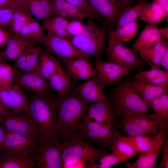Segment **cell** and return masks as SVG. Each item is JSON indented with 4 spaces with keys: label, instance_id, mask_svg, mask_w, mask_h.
<instances>
[{
    "label": "cell",
    "instance_id": "6da1fadb",
    "mask_svg": "<svg viewBox=\"0 0 168 168\" xmlns=\"http://www.w3.org/2000/svg\"><path fill=\"white\" fill-rule=\"evenodd\" d=\"M58 97L33 94L28 98V110L36 126L38 142L44 141L58 145L61 142L57 118Z\"/></svg>",
    "mask_w": 168,
    "mask_h": 168
},
{
    "label": "cell",
    "instance_id": "7a4b0ae2",
    "mask_svg": "<svg viewBox=\"0 0 168 168\" xmlns=\"http://www.w3.org/2000/svg\"><path fill=\"white\" fill-rule=\"evenodd\" d=\"M57 97V124L61 142L77 134L78 127L91 103L73 89L66 95Z\"/></svg>",
    "mask_w": 168,
    "mask_h": 168
},
{
    "label": "cell",
    "instance_id": "3957f363",
    "mask_svg": "<svg viewBox=\"0 0 168 168\" xmlns=\"http://www.w3.org/2000/svg\"><path fill=\"white\" fill-rule=\"evenodd\" d=\"M58 146L61 154L62 168H95L98 160L107 153L106 150L96 147L77 134L61 141Z\"/></svg>",
    "mask_w": 168,
    "mask_h": 168
},
{
    "label": "cell",
    "instance_id": "277c9868",
    "mask_svg": "<svg viewBox=\"0 0 168 168\" xmlns=\"http://www.w3.org/2000/svg\"><path fill=\"white\" fill-rule=\"evenodd\" d=\"M110 95L115 110V127L122 116L146 112L148 110L138 94L131 86L128 79L119 82L110 90Z\"/></svg>",
    "mask_w": 168,
    "mask_h": 168
},
{
    "label": "cell",
    "instance_id": "5b68a950",
    "mask_svg": "<svg viewBox=\"0 0 168 168\" xmlns=\"http://www.w3.org/2000/svg\"><path fill=\"white\" fill-rule=\"evenodd\" d=\"M87 30L83 34L72 37L71 40L80 51L96 60L102 59L106 49L108 33L104 28L98 26L92 18L89 19Z\"/></svg>",
    "mask_w": 168,
    "mask_h": 168
},
{
    "label": "cell",
    "instance_id": "8992f818",
    "mask_svg": "<svg viewBox=\"0 0 168 168\" xmlns=\"http://www.w3.org/2000/svg\"><path fill=\"white\" fill-rule=\"evenodd\" d=\"M123 136H134L141 135H154L160 130V126L154 120L152 114L147 112L128 114L122 116L116 128Z\"/></svg>",
    "mask_w": 168,
    "mask_h": 168
},
{
    "label": "cell",
    "instance_id": "52a82bcc",
    "mask_svg": "<svg viewBox=\"0 0 168 168\" xmlns=\"http://www.w3.org/2000/svg\"><path fill=\"white\" fill-rule=\"evenodd\" d=\"M77 134L85 140L97 144L106 151L110 150L114 137L120 134L113 126L93 120L81 122Z\"/></svg>",
    "mask_w": 168,
    "mask_h": 168
},
{
    "label": "cell",
    "instance_id": "ba28073f",
    "mask_svg": "<svg viewBox=\"0 0 168 168\" xmlns=\"http://www.w3.org/2000/svg\"><path fill=\"white\" fill-rule=\"evenodd\" d=\"M108 46L105 51L108 61L128 68L130 72L143 71L147 64L130 48L117 40L108 39Z\"/></svg>",
    "mask_w": 168,
    "mask_h": 168
},
{
    "label": "cell",
    "instance_id": "9c48e42d",
    "mask_svg": "<svg viewBox=\"0 0 168 168\" xmlns=\"http://www.w3.org/2000/svg\"><path fill=\"white\" fill-rule=\"evenodd\" d=\"M0 123L6 130L25 135L37 142V129L29 112H16L11 110L0 119Z\"/></svg>",
    "mask_w": 168,
    "mask_h": 168
},
{
    "label": "cell",
    "instance_id": "30bf717a",
    "mask_svg": "<svg viewBox=\"0 0 168 168\" xmlns=\"http://www.w3.org/2000/svg\"><path fill=\"white\" fill-rule=\"evenodd\" d=\"M91 63L96 71L94 77L103 89L119 81L131 72L125 67L102 59Z\"/></svg>",
    "mask_w": 168,
    "mask_h": 168
},
{
    "label": "cell",
    "instance_id": "8fae6325",
    "mask_svg": "<svg viewBox=\"0 0 168 168\" xmlns=\"http://www.w3.org/2000/svg\"><path fill=\"white\" fill-rule=\"evenodd\" d=\"M43 43L59 60L74 58L90 60V57L78 50L71 39L47 32Z\"/></svg>",
    "mask_w": 168,
    "mask_h": 168
},
{
    "label": "cell",
    "instance_id": "7c38bea8",
    "mask_svg": "<svg viewBox=\"0 0 168 168\" xmlns=\"http://www.w3.org/2000/svg\"><path fill=\"white\" fill-rule=\"evenodd\" d=\"M58 145L44 141L38 142L33 153L35 167L62 168V161Z\"/></svg>",
    "mask_w": 168,
    "mask_h": 168
},
{
    "label": "cell",
    "instance_id": "4fadbf2b",
    "mask_svg": "<svg viewBox=\"0 0 168 168\" xmlns=\"http://www.w3.org/2000/svg\"><path fill=\"white\" fill-rule=\"evenodd\" d=\"M14 81L21 88L42 96L53 94L48 82L36 72H24L15 67Z\"/></svg>",
    "mask_w": 168,
    "mask_h": 168
},
{
    "label": "cell",
    "instance_id": "5bb4252c",
    "mask_svg": "<svg viewBox=\"0 0 168 168\" xmlns=\"http://www.w3.org/2000/svg\"><path fill=\"white\" fill-rule=\"evenodd\" d=\"M0 100L14 111L29 112L28 98L22 88L16 84L0 85Z\"/></svg>",
    "mask_w": 168,
    "mask_h": 168
},
{
    "label": "cell",
    "instance_id": "9a60e30c",
    "mask_svg": "<svg viewBox=\"0 0 168 168\" xmlns=\"http://www.w3.org/2000/svg\"><path fill=\"white\" fill-rule=\"evenodd\" d=\"M93 120L115 127V110L110 98L105 96L98 101L90 104L82 121Z\"/></svg>",
    "mask_w": 168,
    "mask_h": 168
},
{
    "label": "cell",
    "instance_id": "2e32d148",
    "mask_svg": "<svg viewBox=\"0 0 168 168\" xmlns=\"http://www.w3.org/2000/svg\"><path fill=\"white\" fill-rule=\"evenodd\" d=\"M37 142L22 134L6 130L3 150L16 155L25 156L33 154Z\"/></svg>",
    "mask_w": 168,
    "mask_h": 168
},
{
    "label": "cell",
    "instance_id": "e0dca14e",
    "mask_svg": "<svg viewBox=\"0 0 168 168\" xmlns=\"http://www.w3.org/2000/svg\"><path fill=\"white\" fill-rule=\"evenodd\" d=\"M62 61L73 84L79 80H87L96 75V69L90 60L72 58Z\"/></svg>",
    "mask_w": 168,
    "mask_h": 168
},
{
    "label": "cell",
    "instance_id": "ac0fdd59",
    "mask_svg": "<svg viewBox=\"0 0 168 168\" xmlns=\"http://www.w3.org/2000/svg\"><path fill=\"white\" fill-rule=\"evenodd\" d=\"M131 86L138 94L144 103L151 110L152 102L160 96L168 93V83L154 85L128 79Z\"/></svg>",
    "mask_w": 168,
    "mask_h": 168
},
{
    "label": "cell",
    "instance_id": "d6986e66",
    "mask_svg": "<svg viewBox=\"0 0 168 168\" xmlns=\"http://www.w3.org/2000/svg\"><path fill=\"white\" fill-rule=\"evenodd\" d=\"M87 1L105 22L111 26H114L118 15L122 11L126 9L115 0Z\"/></svg>",
    "mask_w": 168,
    "mask_h": 168
},
{
    "label": "cell",
    "instance_id": "ffe728a7",
    "mask_svg": "<svg viewBox=\"0 0 168 168\" xmlns=\"http://www.w3.org/2000/svg\"><path fill=\"white\" fill-rule=\"evenodd\" d=\"M166 134L163 131L160 130L154 135L143 134L134 136L122 135L139 154L148 151L162 143Z\"/></svg>",
    "mask_w": 168,
    "mask_h": 168
},
{
    "label": "cell",
    "instance_id": "44dd1931",
    "mask_svg": "<svg viewBox=\"0 0 168 168\" xmlns=\"http://www.w3.org/2000/svg\"><path fill=\"white\" fill-rule=\"evenodd\" d=\"M158 23H147L132 45L136 54L152 48L161 38Z\"/></svg>",
    "mask_w": 168,
    "mask_h": 168
},
{
    "label": "cell",
    "instance_id": "7402d4cb",
    "mask_svg": "<svg viewBox=\"0 0 168 168\" xmlns=\"http://www.w3.org/2000/svg\"><path fill=\"white\" fill-rule=\"evenodd\" d=\"M73 90L83 99L91 103L97 102L106 96L103 89L94 77L82 83L73 84Z\"/></svg>",
    "mask_w": 168,
    "mask_h": 168
},
{
    "label": "cell",
    "instance_id": "603a6c76",
    "mask_svg": "<svg viewBox=\"0 0 168 168\" xmlns=\"http://www.w3.org/2000/svg\"><path fill=\"white\" fill-rule=\"evenodd\" d=\"M40 46L28 48L15 60V68L24 72H36L42 51Z\"/></svg>",
    "mask_w": 168,
    "mask_h": 168
},
{
    "label": "cell",
    "instance_id": "cb8c5ba5",
    "mask_svg": "<svg viewBox=\"0 0 168 168\" xmlns=\"http://www.w3.org/2000/svg\"><path fill=\"white\" fill-rule=\"evenodd\" d=\"M168 50V41L162 36L151 48L140 52L139 57L151 68H159L161 59Z\"/></svg>",
    "mask_w": 168,
    "mask_h": 168
},
{
    "label": "cell",
    "instance_id": "d4e9b609",
    "mask_svg": "<svg viewBox=\"0 0 168 168\" xmlns=\"http://www.w3.org/2000/svg\"><path fill=\"white\" fill-rule=\"evenodd\" d=\"M35 45L34 42L19 35L11 34L5 49L2 52V56L10 60H15L28 48Z\"/></svg>",
    "mask_w": 168,
    "mask_h": 168
},
{
    "label": "cell",
    "instance_id": "484cf974",
    "mask_svg": "<svg viewBox=\"0 0 168 168\" xmlns=\"http://www.w3.org/2000/svg\"><path fill=\"white\" fill-rule=\"evenodd\" d=\"M33 154L25 156L3 150L0 154V168H35Z\"/></svg>",
    "mask_w": 168,
    "mask_h": 168
},
{
    "label": "cell",
    "instance_id": "4316f807",
    "mask_svg": "<svg viewBox=\"0 0 168 168\" xmlns=\"http://www.w3.org/2000/svg\"><path fill=\"white\" fill-rule=\"evenodd\" d=\"M48 82L51 88L56 92V95L59 97L66 95L73 89V84L71 78L62 66L49 78Z\"/></svg>",
    "mask_w": 168,
    "mask_h": 168
},
{
    "label": "cell",
    "instance_id": "83f0119b",
    "mask_svg": "<svg viewBox=\"0 0 168 168\" xmlns=\"http://www.w3.org/2000/svg\"><path fill=\"white\" fill-rule=\"evenodd\" d=\"M151 110L154 112L153 118L160 126V130L168 134V94H164L155 99L151 103Z\"/></svg>",
    "mask_w": 168,
    "mask_h": 168
},
{
    "label": "cell",
    "instance_id": "f1b7e54d",
    "mask_svg": "<svg viewBox=\"0 0 168 168\" xmlns=\"http://www.w3.org/2000/svg\"><path fill=\"white\" fill-rule=\"evenodd\" d=\"M61 66L58 58L49 51L42 50L36 72L48 80Z\"/></svg>",
    "mask_w": 168,
    "mask_h": 168
},
{
    "label": "cell",
    "instance_id": "f546056e",
    "mask_svg": "<svg viewBox=\"0 0 168 168\" xmlns=\"http://www.w3.org/2000/svg\"><path fill=\"white\" fill-rule=\"evenodd\" d=\"M27 9L33 17L44 20L53 16L51 0H26Z\"/></svg>",
    "mask_w": 168,
    "mask_h": 168
},
{
    "label": "cell",
    "instance_id": "4dcf8cb0",
    "mask_svg": "<svg viewBox=\"0 0 168 168\" xmlns=\"http://www.w3.org/2000/svg\"><path fill=\"white\" fill-rule=\"evenodd\" d=\"M69 21L59 16H54L43 20L42 26L47 32L57 36L71 39L67 31Z\"/></svg>",
    "mask_w": 168,
    "mask_h": 168
},
{
    "label": "cell",
    "instance_id": "1f68e13d",
    "mask_svg": "<svg viewBox=\"0 0 168 168\" xmlns=\"http://www.w3.org/2000/svg\"><path fill=\"white\" fill-rule=\"evenodd\" d=\"M163 143L146 152L140 153L134 162H126L127 168H155L156 162L161 151Z\"/></svg>",
    "mask_w": 168,
    "mask_h": 168
},
{
    "label": "cell",
    "instance_id": "d6a6232c",
    "mask_svg": "<svg viewBox=\"0 0 168 168\" xmlns=\"http://www.w3.org/2000/svg\"><path fill=\"white\" fill-rule=\"evenodd\" d=\"M138 28L137 20L130 22L118 28L111 30L108 33V39L128 42L135 37Z\"/></svg>",
    "mask_w": 168,
    "mask_h": 168
},
{
    "label": "cell",
    "instance_id": "836d02e7",
    "mask_svg": "<svg viewBox=\"0 0 168 168\" xmlns=\"http://www.w3.org/2000/svg\"><path fill=\"white\" fill-rule=\"evenodd\" d=\"M147 2L145 0H140L134 6H131L122 11L116 19L114 24L115 29L137 21L139 19L143 7Z\"/></svg>",
    "mask_w": 168,
    "mask_h": 168
},
{
    "label": "cell",
    "instance_id": "e575fe53",
    "mask_svg": "<svg viewBox=\"0 0 168 168\" xmlns=\"http://www.w3.org/2000/svg\"><path fill=\"white\" fill-rule=\"evenodd\" d=\"M34 19L26 6L17 9L14 12L8 26L9 31L11 34L19 35L24 26Z\"/></svg>",
    "mask_w": 168,
    "mask_h": 168
},
{
    "label": "cell",
    "instance_id": "d590c367",
    "mask_svg": "<svg viewBox=\"0 0 168 168\" xmlns=\"http://www.w3.org/2000/svg\"><path fill=\"white\" fill-rule=\"evenodd\" d=\"M42 25L34 19L27 23L21 29L19 35L34 42L43 43L45 34Z\"/></svg>",
    "mask_w": 168,
    "mask_h": 168
},
{
    "label": "cell",
    "instance_id": "8d00e7d4",
    "mask_svg": "<svg viewBox=\"0 0 168 168\" xmlns=\"http://www.w3.org/2000/svg\"><path fill=\"white\" fill-rule=\"evenodd\" d=\"M166 18L165 12L157 4L147 2L142 10L139 20L147 23H158Z\"/></svg>",
    "mask_w": 168,
    "mask_h": 168
},
{
    "label": "cell",
    "instance_id": "74e56055",
    "mask_svg": "<svg viewBox=\"0 0 168 168\" xmlns=\"http://www.w3.org/2000/svg\"><path fill=\"white\" fill-rule=\"evenodd\" d=\"M110 150L112 153L128 159L138 154L135 148L120 134L114 138Z\"/></svg>",
    "mask_w": 168,
    "mask_h": 168
},
{
    "label": "cell",
    "instance_id": "f35d334b",
    "mask_svg": "<svg viewBox=\"0 0 168 168\" xmlns=\"http://www.w3.org/2000/svg\"><path fill=\"white\" fill-rule=\"evenodd\" d=\"M128 159L112 153L103 155L96 161L95 168H109L123 162H126Z\"/></svg>",
    "mask_w": 168,
    "mask_h": 168
},
{
    "label": "cell",
    "instance_id": "ab89813d",
    "mask_svg": "<svg viewBox=\"0 0 168 168\" xmlns=\"http://www.w3.org/2000/svg\"><path fill=\"white\" fill-rule=\"evenodd\" d=\"M62 8L66 13L68 19L81 20L92 18L88 13L83 10L67 2L62 1Z\"/></svg>",
    "mask_w": 168,
    "mask_h": 168
},
{
    "label": "cell",
    "instance_id": "60d3db41",
    "mask_svg": "<svg viewBox=\"0 0 168 168\" xmlns=\"http://www.w3.org/2000/svg\"><path fill=\"white\" fill-rule=\"evenodd\" d=\"M168 73V70H162L159 68H151L147 70L139 72L133 79L134 81L148 83L151 80L159 76Z\"/></svg>",
    "mask_w": 168,
    "mask_h": 168
},
{
    "label": "cell",
    "instance_id": "b9f144b4",
    "mask_svg": "<svg viewBox=\"0 0 168 168\" xmlns=\"http://www.w3.org/2000/svg\"><path fill=\"white\" fill-rule=\"evenodd\" d=\"M14 72V67L4 63L0 67V85L13 83Z\"/></svg>",
    "mask_w": 168,
    "mask_h": 168
},
{
    "label": "cell",
    "instance_id": "7bdbcfd3",
    "mask_svg": "<svg viewBox=\"0 0 168 168\" xmlns=\"http://www.w3.org/2000/svg\"><path fill=\"white\" fill-rule=\"evenodd\" d=\"M70 4L76 6L90 14L93 18L102 22L104 21L97 13L92 8L87 0H64Z\"/></svg>",
    "mask_w": 168,
    "mask_h": 168
},
{
    "label": "cell",
    "instance_id": "ee69618b",
    "mask_svg": "<svg viewBox=\"0 0 168 168\" xmlns=\"http://www.w3.org/2000/svg\"><path fill=\"white\" fill-rule=\"evenodd\" d=\"M86 30V25L79 20L69 21L67 27V33L71 37L83 34Z\"/></svg>",
    "mask_w": 168,
    "mask_h": 168
},
{
    "label": "cell",
    "instance_id": "f6af8a7d",
    "mask_svg": "<svg viewBox=\"0 0 168 168\" xmlns=\"http://www.w3.org/2000/svg\"><path fill=\"white\" fill-rule=\"evenodd\" d=\"M21 7L0 8V28L8 26L14 12Z\"/></svg>",
    "mask_w": 168,
    "mask_h": 168
},
{
    "label": "cell",
    "instance_id": "bcb514c9",
    "mask_svg": "<svg viewBox=\"0 0 168 168\" xmlns=\"http://www.w3.org/2000/svg\"><path fill=\"white\" fill-rule=\"evenodd\" d=\"M162 155L161 161L157 166V168H168V136L166 134L164 140L162 148Z\"/></svg>",
    "mask_w": 168,
    "mask_h": 168
},
{
    "label": "cell",
    "instance_id": "7dc6e473",
    "mask_svg": "<svg viewBox=\"0 0 168 168\" xmlns=\"http://www.w3.org/2000/svg\"><path fill=\"white\" fill-rule=\"evenodd\" d=\"M26 0H0V8H17L26 5Z\"/></svg>",
    "mask_w": 168,
    "mask_h": 168
},
{
    "label": "cell",
    "instance_id": "c3c4849f",
    "mask_svg": "<svg viewBox=\"0 0 168 168\" xmlns=\"http://www.w3.org/2000/svg\"><path fill=\"white\" fill-rule=\"evenodd\" d=\"M10 35L9 31L5 30L2 28H0V48L5 46Z\"/></svg>",
    "mask_w": 168,
    "mask_h": 168
},
{
    "label": "cell",
    "instance_id": "681fc988",
    "mask_svg": "<svg viewBox=\"0 0 168 168\" xmlns=\"http://www.w3.org/2000/svg\"><path fill=\"white\" fill-rule=\"evenodd\" d=\"M152 1L158 5L163 10L165 13L168 21V0H152Z\"/></svg>",
    "mask_w": 168,
    "mask_h": 168
},
{
    "label": "cell",
    "instance_id": "f907efd6",
    "mask_svg": "<svg viewBox=\"0 0 168 168\" xmlns=\"http://www.w3.org/2000/svg\"><path fill=\"white\" fill-rule=\"evenodd\" d=\"M5 131L4 127L0 123V154L3 150Z\"/></svg>",
    "mask_w": 168,
    "mask_h": 168
},
{
    "label": "cell",
    "instance_id": "816d5d0a",
    "mask_svg": "<svg viewBox=\"0 0 168 168\" xmlns=\"http://www.w3.org/2000/svg\"><path fill=\"white\" fill-rule=\"evenodd\" d=\"M160 67H162L165 70H168V50L163 57L160 63Z\"/></svg>",
    "mask_w": 168,
    "mask_h": 168
},
{
    "label": "cell",
    "instance_id": "f5cc1de1",
    "mask_svg": "<svg viewBox=\"0 0 168 168\" xmlns=\"http://www.w3.org/2000/svg\"><path fill=\"white\" fill-rule=\"evenodd\" d=\"M0 100V119L7 114L10 111Z\"/></svg>",
    "mask_w": 168,
    "mask_h": 168
},
{
    "label": "cell",
    "instance_id": "db71d44e",
    "mask_svg": "<svg viewBox=\"0 0 168 168\" xmlns=\"http://www.w3.org/2000/svg\"><path fill=\"white\" fill-rule=\"evenodd\" d=\"M125 8H127L131 6L132 3L136 1L140 0H115Z\"/></svg>",
    "mask_w": 168,
    "mask_h": 168
},
{
    "label": "cell",
    "instance_id": "11a10c76",
    "mask_svg": "<svg viewBox=\"0 0 168 168\" xmlns=\"http://www.w3.org/2000/svg\"><path fill=\"white\" fill-rule=\"evenodd\" d=\"M159 32L161 35L165 39L168 40V26L165 27L159 28Z\"/></svg>",
    "mask_w": 168,
    "mask_h": 168
},
{
    "label": "cell",
    "instance_id": "9f6ffc18",
    "mask_svg": "<svg viewBox=\"0 0 168 168\" xmlns=\"http://www.w3.org/2000/svg\"><path fill=\"white\" fill-rule=\"evenodd\" d=\"M3 63L2 61V59H0V67Z\"/></svg>",
    "mask_w": 168,
    "mask_h": 168
},
{
    "label": "cell",
    "instance_id": "6f0895ef",
    "mask_svg": "<svg viewBox=\"0 0 168 168\" xmlns=\"http://www.w3.org/2000/svg\"><path fill=\"white\" fill-rule=\"evenodd\" d=\"M3 57L2 52L0 51V59H2V57Z\"/></svg>",
    "mask_w": 168,
    "mask_h": 168
}]
</instances>
